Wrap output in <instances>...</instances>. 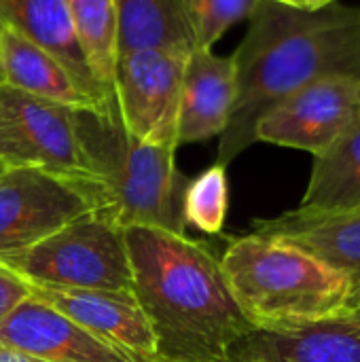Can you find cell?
Wrapping results in <instances>:
<instances>
[{
  "mask_svg": "<svg viewBox=\"0 0 360 362\" xmlns=\"http://www.w3.org/2000/svg\"><path fill=\"white\" fill-rule=\"evenodd\" d=\"M231 59L236 104L216 153L225 168L257 142L259 121L289 95L327 76L360 78L359 8L333 2L299 11L259 0Z\"/></svg>",
  "mask_w": 360,
  "mask_h": 362,
  "instance_id": "cell-1",
  "label": "cell"
},
{
  "mask_svg": "<svg viewBox=\"0 0 360 362\" xmlns=\"http://www.w3.org/2000/svg\"><path fill=\"white\" fill-rule=\"evenodd\" d=\"M125 244L134 297L159 362H227L252 327L240 312L214 252L187 233L129 227Z\"/></svg>",
  "mask_w": 360,
  "mask_h": 362,
  "instance_id": "cell-2",
  "label": "cell"
},
{
  "mask_svg": "<svg viewBox=\"0 0 360 362\" xmlns=\"http://www.w3.org/2000/svg\"><path fill=\"white\" fill-rule=\"evenodd\" d=\"M221 269L252 329H297L339 316L354 288L350 280L314 255L261 233L229 242Z\"/></svg>",
  "mask_w": 360,
  "mask_h": 362,
  "instance_id": "cell-3",
  "label": "cell"
},
{
  "mask_svg": "<svg viewBox=\"0 0 360 362\" xmlns=\"http://www.w3.org/2000/svg\"><path fill=\"white\" fill-rule=\"evenodd\" d=\"M85 136L98 170V212L121 229L149 227L187 233L182 197L189 178L176 168V148L132 138L119 117L89 110Z\"/></svg>",
  "mask_w": 360,
  "mask_h": 362,
  "instance_id": "cell-4",
  "label": "cell"
},
{
  "mask_svg": "<svg viewBox=\"0 0 360 362\" xmlns=\"http://www.w3.org/2000/svg\"><path fill=\"white\" fill-rule=\"evenodd\" d=\"M0 265L40 286L134 295L125 229L100 212L81 216L36 244L0 252Z\"/></svg>",
  "mask_w": 360,
  "mask_h": 362,
  "instance_id": "cell-5",
  "label": "cell"
},
{
  "mask_svg": "<svg viewBox=\"0 0 360 362\" xmlns=\"http://www.w3.org/2000/svg\"><path fill=\"white\" fill-rule=\"evenodd\" d=\"M87 112L0 83V163L95 185L98 170L85 136Z\"/></svg>",
  "mask_w": 360,
  "mask_h": 362,
  "instance_id": "cell-6",
  "label": "cell"
},
{
  "mask_svg": "<svg viewBox=\"0 0 360 362\" xmlns=\"http://www.w3.org/2000/svg\"><path fill=\"white\" fill-rule=\"evenodd\" d=\"M187 55L163 49L119 53L115 104L123 129L144 142L178 148V112Z\"/></svg>",
  "mask_w": 360,
  "mask_h": 362,
  "instance_id": "cell-7",
  "label": "cell"
},
{
  "mask_svg": "<svg viewBox=\"0 0 360 362\" xmlns=\"http://www.w3.org/2000/svg\"><path fill=\"white\" fill-rule=\"evenodd\" d=\"M98 208L91 182L34 168H4L0 174V252L36 244Z\"/></svg>",
  "mask_w": 360,
  "mask_h": 362,
  "instance_id": "cell-8",
  "label": "cell"
},
{
  "mask_svg": "<svg viewBox=\"0 0 360 362\" xmlns=\"http://www.w3.org/2000/svg\"><path fill=\"white\" fill-rule=\"evenodd\" d=\"M360 119V78L327 76L272 108L257 125V142L325 153Z\"/></svg>",
  "mask_w": 360,
  "mask_h": 362,
  "instance_id": "cell-9",
  "label": "cell"
},
{
  "mask_svg": "<svg viewBox=\"0 0 360 362\" xmlns=\"http://www.w3.org/2000/svg\"><path fill=\"white\" fill-rule=\"evenodd\" d=\"M0 346L42 362H142L32 297L0 320Z\"/></svg>",
  "mask_w": 360,
  "mask_h": 362,
  "instance_id": "cell-10",
  "label": "cell"
},
{
  "mask_svg": "<svg viewBox=\"0 0 360 362\" xmlns=\"http://www.w3.org/2000/svg\"><path fill=\"white\" fill-rule=\"evenodd\" d=\"M25 282V280H23ZM30 297L57 310L79 327L127 350L142 362L157 361V344L134 295L55 288L25 282Z\"/></svg>",
  "mask_w": 360,
  "mask_h": 362,
  "instance_id": "cell-11",
  "label": "cell"
},
{
  "mask_svg": "<svg viewBox=\"0 0 360 362\" xmlns=\"http://www.w3.org/2000/svg\"><path fill=\"white\" fill-rule=\"evenodd\" d=\"M227 362H360V314L346 310L297 329H250L229 348Z\"/></svg>",
  "mask_w": 360,
  "mask_h": 362,
  "instance_id": "cell-12",
  "label": "cell"
},
{
  "mask_svg": "<svg viewBox=\"0 0 360 362\" xmlns=\"http://www.w3.org/2000/svg\"><path fill=\"white\" fill-rule=\"evenodd\" d=\"M255 233L289 242L344 274L360 293V210L318 212L295 208L252 223Z\"/></svg>",
  "mask_w": 360,
  "mask_h": 362,
  "instance_id": "cell-13",
  "label": "cell"
},
{
  "mask_svg": "<svg viewBox=\"0 0 360 362\" xmlns=\"http://www.w3.org/2000/svg\"><path fill=\"white\" fill-rule=\"evenodd\" d=\"M236 104V66L231 55L193 49L187 55L180 91L176 144L206 142L221 136Z\"/></svg>",
  "mask_w": 360,
  "mask_h": 362,
  "instance_id": "cell-14",
  "label": "cell"
},
{
  "mask_svg": "<svg viewBox=\"0 0 360 362\" xmlns=\"http://www.w3.org/2000/svg\"><path fill=\"white\" fill-rule=\"evenodd\" d=\"M0 83L64 106L110 115L45 47L0 25Z\"/></svg>",
  "mask_w": 360,
  "mask_h": 362,
  "instance_id": "cell-15",
  "label": "cell"
},
{
  "mask_svg": "<svg viewBox=\"0 0 360 362\" xmlns=\"http://www.w3.org/2000/svg\"><path fill=\"white\" fill-rule=\"evenodd\" d=\"M0 25L28 36L53 53L110 115L119 117L83 57L64 0H0Z\"/></svg>",
  "mask_w": 360,
  "mask_h": 362,
  "instance_id": "cell-16",
  "label": "cell"
},
{
  "mask_svg": "<svg viewBox=\"0 0 360 362\" xmlns=\"http://www.w3.org/2000/svg\"><path fill=\"white\" fill-rule=\"evenodd\" d=\"M119 53L163 49L189 55L197 49L189 0H115Z\"/></svg>",
  "mask_w": 360,
  "mask_h": 362,
  "instance_id": "cell-17",
  "label": "cell"
},
{
  "mask_svg": "<svg viewBox=\"0 0 360 362\" xmlns=\"http://www.w3.org/2000/svg\"><path fill=\"white\" fill-rule=\"evenodd\" d=\"M301 208L318 212L360 210V119L314 157Z\"/></svg>",
  "mask_w": 360,
  "mask_h": 362,
  "instance_id": "cell-18",
  "label": "cell"
},
{
  "mask_svg": "<svg viewBox=\"0 0 360 362\" xmlns=\"http://www.w3.org/2000/svg\"><path fill=\"white\" fill-rule=\"evenodd\" d=\"M64 4L83 57L108 104L117 110L115 68L119 59V30L115 0H64Z\"/></svg>",
  "mask_w": 360,
  "mask_h": 362,
  "instance_id": "cell-19",
  "label": "cell"
},
{
  "mask_svg": "<svg viewBox=\"0 0 360 362\" xmlns=\"http://www.w3.org/2000/svg\"><path fill=\"white\" fill-rule=\"evenodd\" d=\"M229 206L227 168L221 163L210 165L199 176L189 180L182 197V218L204 233L216 235L225 227Z\"/></svg>",
  "mask_w": 360,
  "mask_h": 362,
  "instance_id": "cell-20",
  "label": "cell"
},
{
  "mask_svg": "<svg viewBox=\"0 0 360 362\" xmlns=\"http://www.w3.org/2000/svg\"><path fill=\"white\" fill-rule=\"evenodd\" d=\"M257 2L259 0H189L197 47L212 49L231 25L252 15Z\"/></svg>",
  "mask_w": 360,
  "mask_h": 362,
  "instance_id": "cell-21",
  "label": "cell"
},
{
  "mask_svg": "<svg viewBox=\"0 0 360 362\" xmlns=\"http://www.w3.org/2000/svg\"><path fill=\"white\" fill-rule=\"evenodd\" d=\"M25 299H30L28 284L17 274L0 265V320H4Z\"/></svg>",
  "mask_w": 360,
  "mask_h": 362,
  "instance_id": "cell-22",
  "label": "cell"
},
{
  "mask_svg": "<svg viewBox=\"0 0 360 362\" xmlns=\"http://www.w3.org/2000/svg\"><path fill=\"white\" fill-rule=\"evenodd\" d=\"M276 2H282L286 6H293V8H299V11H320L337 0H276Z\"/></svg>",
  "mask_w": 360,
  "mask_h": 362,
  "instance_id": "cell-23",
  "label": "cell"
},
{
  "mask_svg": "<svg viewBox=\"0 0 360 362\" xmlns=\"http://www.w3.org/2000/svg\"><path fill=\"white\" fill-rule=\"evenodd\" d=\"M0 362H42L38 358H32L28 354H21L17 350H11L6 346H0Z\"/></svg>",
  "mask_w": 360,
  "mask_h": 362,
  "instance_id": "cell-24",
  "label": "cell"
},
{
  "mask_svg": "<svg viewBox=\"0 0 360 362\" xmlns=\"http://www.w3.org/2000/svg\"><path fill=\"white\" fill-rule=\"evenodd\" d=\"M348 310H352V312L360 314V293H359V295H354V297H352V301H350Z\"/></svg>",
  "mask_w": 360,
  "mask_h": 362,
  "instance_id": "cell-25",
  "label": "cell"
},
{
  "mask_svg": "<svg viewBox=\"0 0 360 362\" xmlns=\"http://www.w3.org/2000/svg\"><path fill=\"white\" fill-rule=\"evenodd\" d=\"M2 172H4V165H2V163H0V174H2Z\"/></svg>",
  "mask_w": 360,
  "mask_h": 362,
  "instance_id": "cell-26",
  "label": "cell"
},
{
  "mask_svg": "<svg viewBox=\"0 0 360 362\" xmlns=\"http://www.w3.org/2000/svg\"><path fill=\"white\" fill-rule=\"evenodd\" d=\"M359 13H360V8H359Z\"/></svg>",
  "mask_w": 360,
  "mask_h": 362,
  "instance_id": "cell-27",
  "label": "cell"
}]
</instances>
